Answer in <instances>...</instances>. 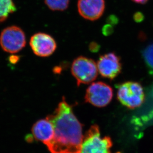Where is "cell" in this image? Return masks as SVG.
Here are the masks:
<instances>
[{
  "instance_id": "obj_1",
  "label": "cell",
  "mask_w": 153,
  "mask_h": 153,
  "mask_svg": "<svg viewBox=\"0 0 153 153\" xmlns=\"http://www.w3.org/2000/svg\"><path fill=\"white\" fill-rule=\"evenodd\" d=\"M47 119L53 127L54 135L46 145L51 153H79L84 135L82 124L74 114L64 97Z\"/></svg>"
},
{
  "instance_id": "obj_11",
  "label": "cell",
  "mask_w": 153,
  "mask_h": 153,
  "mask_svg": "<svg viewBox=\"0 0 153 153\" xmlns=\"http://www.w3.org/2000/svg\"><path fill=\"white\" fill-rule=\"evenodd\" d=\"M16 10L13 0H0V22H4Z\"/></svg>"
},
{
  "instance_id": "obj_16",
  "label": "cell",
  "mask_w": 153,
  "mask_h": 153,
  "mask_svg": "<svg viewBox=\"0 0 153 153\" xmlns=\"http://www.w3.org/2000/svg\"><path fill=\"white\" fill-rule=\"evenodd\" d=\"M100 45L97 43L96 42H92L90 44L89 50L91 52L93 53H97L100 50Z\"/></svg>"
},
{
  "instance_id": "obj_5",
  "label": "cell",
  "mask_w": 153,
  "mask_h": 153,
  "mask_svg": "<svg viewBox=\"0 0 153 153\" xmlns=\"http://www.w3.org/2000/svg\"><path fill=\"white\" fill-rule=\"evenodd\" d=\"M26 45L25 32L20 27L11 26L4 28L0 35V45L4 51L16 53Z\"/></svg>"
},
{
  "instance_id": "obj_13",
  "label": "cell",
  "mask_w": 153,
  "mask_h": 153,
  "mask_svg": "<svg viewBox=\"0 0 153 153\" xmlns=\"http://www.w3.org/2000/svg\"><path fill=\"white\" fill-rule=\"evenodd\" d=\"M70 0H44L45 4L51 10L64 11L68 9Z\"/></svg>"
},
{
  "instance_id": "obj_10",
  "label": "cell",
  "mask_w": 153,
  "mask_h": 153,
  "mask_svg": "<svg viewBox=\"0 0 153 153\" xmlns=\"http://www.w3.org/2000/svg\"><path fill=\"white\" fill-rule=\"evenodd\" d=\"M32 134L35 139L46 145L49 143L54 135L53 124L46 118L38 120L32 127Z\"/></svg>"
},
{
  "instance_id": "obj_2",
  "label": "cell",
  "mask_w": 153,
  "mask_h": 153,
  "mask_svg": "<svg viewBox=\"0 0 153 153\" xmlns=\"http://www.w3.org/2000/svg\"><path fill=\"white\" fill-rule=\"evenodd\" d=\"M112 146L111 138L102 137L99 126L94 124L83 136L79 153H111Z\"/></svg>"
},
{
  "instance_id": "obj_3",
  "label": "cell",
  "mask_w": 153,
  "mask_h": 153,
  "mask_svg": "<svg viewBox=\"0 0 153 153\" xmlns=\"http://www.w3.org/2000/svg\"><path fill=\"white\" fill-rule=\"evenodd\" d=\"M117 98L123 105L130 109H134L143 104L145 93L139 83L128 81L117 86Z\"/></svg>"
},
{
  "instance_id": "obj_17",
  "label": "cell",
  "mask_w": 153,
  "mask_h": 153,
  "mask_svg": "<svg viewBox=\"0 0 153 153\" xmlns=\"http://www.w3.org/2000/svg\"><path fill=\"white\" fill-rule=\"evenodd\" d=\"M133 19L136 22L140 23L142 22H143L144 19V16L143 15V13L141 12H137L134 15Z\"/></svg>"
},
{
  "instance_id": "obj_6",
  "label": "cell",
  "mask_w": 153,
  "mask_h": 153,
  "mask_svg": "<svg viewBox=\"0 0 153 153\" xmlns=\"http://www.w3.org/2000/svg\"><path fill=\"white\" fill-rule=\"evenodd\" d=\"M113 97L111 87L102 82L92 83L87 89L85 96L86 102L102 108L108 105Z\"/></svg>"
},
{
  "instance_id": "obj_12",
  "label": "cell",
  "mask_w": 153,
  "mask_h": 153,
  "mask_svg": "<svg viewBox=\"0 0 153 153\" xmlns=\"http://www.w3.org/2000/svg\"><path fill=\"white\" fill-rule=\"evenodd\" d=\"M142 56L149 73L153 76V43L148 45L143 50Z\"/></svg>"
},
{
  "instance_id": "obj_18",
  "label": "cell",
  "mask_w": 153,
  "mask_h": 153,
  "mask_svg": "<svg viewBox=\"0 0 153 153\" xmlns=\"http://www.w3.org/2000/svg\"><path fill=\"white\" fill-rule=\"evenodd\" d=\"M132 1L137 4H144L147 2L148 0H132Z\"/></svg>"
},
{
  "instance_id": "obj_8",
  "label": "cell",
  "mask_w": 153,
  "mask_h": 153,
  "mask_svg": "<svg viewBox=\"0 0 153 153\" xmlns=\"http://www.w3.org/2000/svg\"><path fill=\"white\" fill-rule=\"evenodd\" d=\"M30 46L34 53L38 56L47 57L54 53L56 43L52 36L45 33H37L31 37Z\"/></svg>"
},
{
  "instance_id": "obj_4",
  "label": "cell",
  "mask_w": 153,
  "mask_h": 153,
  "mask_svg": "<svg viewBox=\"0 0 153 153\" xmlns=\"http://www.w3.org/2000/svg\"><path fill=\"white\" fill-rule=\"evenodd\" d=\"M71 71L78 86L89 84L94 81L98 74L97 65L93 59L80 56L72 62Z\"/></svg>"
},
{
  "instance_id": "obj_15",
  "label": "cell",
  "mask_w": 153,
  "mask_h": 153,
  "mask_svg": "<svg viewBox=\"0 0 153 153\" xmlns=\"http://www.w3.org/2000/svg\"><path fill=\"white\" fill-rule=\"evenodd\" d=\"M119 19L115 15H110L107 19V22L111 25H117L119 23Z\"/></svg>"
},
{
  "instance_id": "obj_14",
  "label": "cell",
  "mask_w": 153,
  "mask_h": 153,
  "mask_svg": "<svg viewBox=\"0 0 153 153\" xmlns=\"http://www.w3.org/2000/svg\"><path fill=\"white\" fill-rule=\"evenodd\" d=\"M114 29L113 26L110 24H107L104 25L102 28V34L105 36H110L113 33Z\"/></svg>"
},
{
  "instance_id": "obj_7",
  "label": "cell",
  "mask_w": 153,
  "mask_h": 153,
  "mask_svg": "<svg viewBox=\"0 0 153 153\" xmlns=\"http://www.w3.org/2000/svg\"><path fill=\"white\" fill-rule=\"evenodd\" d=\"M99 74L105 78L113 80L121 72L120 59L114 53H105L100 56L97 62Z\"/></svg>"
},
{
  "instance_id": "obj_9",
  "label": "cell",
  "mask_w": 153,
  "mask_h": 153,
  "mask_svg": "<svg viewBox=\"0 0 153 153\" xmlns=\"http://www.w3.org/2000/svg\"><path fill=\"white\" fill-rule=\"evenodd\" d=\"M105 7L104 0H78L77 8L80 15L88 20H97L102 16Z\"/></svg>"
}]
</instances>
